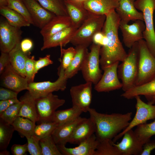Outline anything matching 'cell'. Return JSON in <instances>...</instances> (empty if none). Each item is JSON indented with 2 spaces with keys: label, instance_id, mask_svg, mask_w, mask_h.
I'll return each mask as SVG.
<instances>
[{
  "label": "cell",
  "instance_id": "5",
  "mask_svg": "<svg viewBox=\"0 0 155 155\" xmlns=\"http://www.w3.org/2000/svg\"><path fill=\"white\" fill-rule=\"evenodd\" d=\"M138 42V71L135 86L147 83L155 78V57L149 50L144 40Z\"/></svg>",
  "mask_w": 155,
  "mask_h": 155
},
{
  "label": "cell",
  "instance_id": "29",
  "mask_svg": "<svg viewBox=\"0 0 155 155\" xmlns=\"http://www.w3.org/2000/svg\"><path fill=\"white\" fill-rule=\"evenodd\" d=\"M10 64L13 69L22 77L26 78L25 65L28 54L21 50L20 43L9 53Z\"/></svg>",
  "mask_w": 155,
  "mask_h": 155
},
{
  "label": "cell",
  "instance_id": "55",
  "mask_svg": "<svg viewBox=\"0 0 155 155\" xmlns=\"http://www.w3.org/2000/svg\"></svg>",
  "mask_w": 155,
  "mask_h": 155
},
{
  "label": "cell",
  "instance_id": "3",
  "mask_svg": "<svg viewBox=\"0 0 155 155\" xmlns=\"http://www.w3.org/2000/svg\"><path fill=\"white\" fill-rule=\"evenodd\" d=\"M106 19L105 15L90 13L77 29L70 42L75 46L83 45L88 47L92 43L95 34L102 31Z\"/></svg>",
  "mask_w": 155,
  "mask_h": 155
},
{
  "label": "cell",
  "instance_id": "39",
  "mask_svg": "<svg viewBox=\"0 0 155 155\" xmlns=\"http://www.w3.org/2000/svg\"><path fill=\"white\" fill-rule=\"evenodd\" d=\"M22 102H19L12 104L0 114V118L6 123L11 124L19 117Z\"/></svg>",
  "mask_w": 155,
  "mask_h": 155
},
{
  "label": "cell",
  "instance_id": "49",
  "mask_svg": "<svg viewBox=\"0 0 155 155\" xmlns=\"http://www.w3.org/2000/svg\"><path fill=\"white\" fill-rule=\"evenodd\" d=\"M10 63L9 53L1 52L0 56V74H1L5 68Z\"/></svg>",
  "mask_w": 155,
  "mask_h": 155
},
{
  "label": "cell",
  "instance_id": "50",
  "mask_svg": "<svg viewBox=\"0 0 155 155\" xmlns=\"http://www.w3.org/2000/svg\"><path fill=\"white\" fill-rule=\"evenodd\" d=\"M155 149V140H150L144 144L141 155H150L151 152Z\"/></svg>",
  "mask_w": 155,
  "mask_h": 155
},
{
  "label": "cell",
  "instance_id": "16",
  "mask_svg": "<svg viewBox=\"0 0 155 155\" xmlns=\"http://www.w3.org/2000/svg\"><path fill=\"white\" fill-rule=\"evenodd\" d=\"M121 141L115 144L112 140V144L117 148L121 155H141L143 144L136 137L132 129L126 132L123 135Z\"/></svg>",
  "mask_w": 155,
  "mask_h": 155
},
{
  "label": "cell",
  "instance_id": "51",
  "mask_svg": "<svg viewBox=\"0 0 155 155\" xmlns=\"http://www.w3.org/2000/svg\"><path fill=\"white\" fill-rule=\"evenodd\" d=\"M18 98L7 99L0 101V114L12 104L19 102Z\"/></svg>",
  "mask_w": 155,
  "mask_h": 155
},
{
  "label": "cell",
  "instance_id": "24",
  "mask_svg": "<svg viewBox=\"0 0 155 155\" xmlns=\"http://www.w3.org/2000/svg\"><path fill=\"white\" fill-rule=\"evenodd\" d=\"M72 25L68 16H55L41 29L40 33L44 39Z\"/></svg>",
  "mask_w": 155,
  "mask_h": 155
},
{
  "label": "cell",
  "instance_id": "4",
  "mask_svg": "<svg viewBox=\"0 0 155 155\" xmlns=\"http://www.w3.org/2000/svg\"><path fill=\"white\" fill-rule=\"evenodd\" d=\"M129 49L127 56L118 67V76L122 81L124 92L135 86L138 71V42Z\"/></svg>",
  "mask_w": 155,
  "mask_h": 155
},
{
  "label": "cell",
  "instance_id": "35",
  "mask_svg": "<svg viewBox=\"0 0 155 155\" xmlns=\"http://www.w3.org/2000/svg\"><path fill=\"white\" fill-rule=\"evenodd\" d=\"M15 131L11 124L0 118V151L7 150Z\"/></svg>",
  "mask_w": 155,
  "mask_h": 155
},
{
  "label": "cell",
  "instance_id": "41",
  "mask_svg": "<svg viewBox=\"0 0 155 155\" xmlns=\"http://www.w3.org/2000/svg\"><path fill=\"white\" fill-rule=\"evenodd\" d=\"M61 47V57L59 61L60 66L65 70L68 67L73 59L76 53L75 48L70 47L67 49Z\"/></svg>",
  "mask_w": 155,
  "mask_h": 155
},
{
  "label": "cell",
  "instance_id": "36",
  "mask_svg": "<svg viewBox=\"0 0 155 155\" xmlns=\"http://www.w3.org/2000/svg\"><path fill=\"white\" fill-rule=\"evenodd\" d=\"M39 123L38 125L35 126L33 135L39 140L51 135L58 126L57 124L53 121H44Z\"/></svg>",
  "mask_w": 155,
  "mask_h": 155
},
{
  "label": "cell",
  "instance_id": "34",
  "mask_svg": "<svg viewBox=\"0 0 155 155\" xmlns=\"http://www.w3.org/2000/svg\"><path fill=\"white\" fill-rule=\"evenodd\" d=\"M134 132L137 139L144 145L150 140L151 137L155 135V119L151 123L137 126Z\"/></svg>",
  "mask_w": 155,
  "mask_h": 155
},
{
  "label": "cell",
  "instance_id": "17",
  "mask_svg": "<svg viewBox=\"0 0 155 155\" xmlns=\"http://www.w3.org/2000/svg\"><path fill=\"white\" fill-rule=\"evenodd\" d=\"M27 8L34 25L42 28L56 15L42 7L36 0H22Z\"/></svg>",
  "mask_w": 155,
  "mask_h": 155
},
{
  "label": "cell",
  "instance_id": "43",
  "mask_svg": "<svg viewBox=\"0 0 155 155\" xmlns=\"http://www.w3.org/2000/svg\"><path fill=\"white\" fill-rule=\"evenodd\" d=\"M35 60L34 56H28L25 65L26 78L29 83L34 82L35 76L34 73Z\"/></svg>",
  "mask_w": 155,
  "mask_h": 155
},
{
  "label": "cell",
  "instance_id": "6",
  "mask_svg": "<svg viewBox=\"0 0 155 155\" xmlns=\"http://www.w3.org/2000/svg\"><path fill=\"white\" fill-rule=\"evenodd\" d=\"M136 8L143 14L145 29L143 39L151 53L155 57V31L154 13L155 10V0H135Z\"/></svg>",
  "mask_w": 155,
  "mask_h": 155
},
{
  "label": "cell",
  "instance_id": "8",
  "mask_svg": "<svg viewBox=\"0 0 155 155\" xmlns=\"http://www.w3.org/2000/svg\"><path fill=\"white\" fill-rule=\"evenodd\" d=\"M64 71L65 70L59 66L58 68L59 77L56 81L30 82L28 84V91L36 99L44 97L54 92L64 90L66 88L68 79L65 76Z\"/></svg>",
  "mask_w": 155,
  "mask_h": 155
},
{
  "label": "cell",
  "instance_id": "1",
  "mask_svg": "<svg viewBox=\"0 0 155 155\" xmlns=\"http://www.w3.org/2000/svg\"><path fill=\"white\" fill-rule=\"evenodd\" d=\"M120 22L115 10L106 15L102 31L106 36L107 42L100 51V65L102 70L116 62L123 61L127 56L118 35Z\"/></svg>",
  "mask_w": 155,
  "mask_h": 155
},
{
  "label": "cell",
  "instance_id": "37",
  "mask_svg": "<svg viewBox=\"0 0 155 155\" xmlns=\"http://www.w3.org/2000/svg\"><path fill=\"white\" fill-rule=\"evenodd\" d=\"M39 142L42 155H62L51 135L40 139Z\"/></svg>",
  "mask_w": 155,
  "mask_h": 155
},
{
  "label": "cell",
  "instance_id": "7",
  "mask_svg": "<svg viewBox=\"0 0 155 155\" xmlns=\"http://www.w3.org/2000/svg\"><path fill=\"white\" fill-rule=\"evenodd\" d=\"M101 46L92 43L85 58L81 71L86 82L95 85L99 81L102 74L100 68V51Z\"/></svg>",
  "mask_w": 155,
  "mask_h": 155
},
{
  "label": "cell",
  "instance_id": "13",
  "mask_svg": "<svg viewBox=\"0 0 155 155\" xmlns=\"http://www.w3.org/2000/svg\"><path fill=\"white\" fill-rule=\"evenodd\" d=\"M119 62L105 68L104 73L94 88L98 92H108L122 88L123 85L119 80L117 69Z\"/></svg>",
  "mask_w": 155,
  "mask_h": 155
},
{
  "label": "cell",
  "instance_id": "27",
  "mask_svg": "<svg viewBox=\"0 0 155 155\" xmlns=\"http://www.w3.org/2000/svg\"><path fill=\"white\" fill-rule=\"evenodd\" d=\"M87 48L83 45L75 46L76 53L75 56L64 71L65 76L67 79L73 77L81 70L88 53Z\"/></svg>",
  "mask_w": 155,
  "mask_h": 155
},
{
  "label": "cell",
  "instance_id": "31",
  "mask_svg": "<svg viewBox=\"0 0 155 155\" xmlns=\"http://www.w3.org/2000/svg\"><path fill=\"white\" fill-rule=\"evenodd\" d=\"M83 112L80 109L72 106L71 108L56 111L52 121L58 125L73 121L79 117Z\"/></svg>",
  "mask_w": 155,
  "mask_h": 155
},
{
  "label": "cell",
  "instance_id": "30",
  "mask_svg": "<svg viewBox=\"0 0 155 155\" xmlns=\"http://www.w3.org/2000/svg\"><path fill=\"white\" fill-rule=\"evenodd\" d=\"M0 13L10 25L15 27L21 28L31 25L22 15L7 6L0 7Z\"/></svg>",
  "mask_w": 155,
  "mask_h": 155
},
{
  "label": "cell",
  "instance_id": "10",
  "mask_svg": "<svg viewBox=\"0 0 155 155\" xmlns=\"http://www.w3.org/2000/svg\"><path fill=\"white\" fill-rule=\"evenodd\" d=\"M22 31L20 28L10 25L2 17L0 21V49L1 52L9 53L20 43Z\"/></svg>",
  "mask_w": 155,
  "mask_h": 155
},
{
  "label": "cell",
  "instance_id": "21",
  "mask_svg": "<svg viewBox=\"0 0 155 155\" xmlns=\"http://www.w3.org/2000/svg\"><path fill=\"white\" fill-rule=\"evenodd\" d=\"M78 28L72 25L47 38L43 39V43L41 50L42 51L46 49L58 46H65L70 42Z\"/></svg>",
  "mask_w": 155,
  "mask_h": 155
},
{
  "label": "cell",
  "instance_id": "11",
  "mask_svg": "<svg viewBox=\"0 0 155 155\" xmlns=\"http://www.w3.org/2000/svg\"><path fill=\"white\" fill-rule=\"evenodd\" d=\"M64 99L51 93L46 96L36 99V104L38 121L40 122L44 121H52L56 110L63 105Z\"/></svg>",
  "mask_w": 155,
  "mask_h": 155
},
{
  "label": "cell",
  "instance_id": "46",
  "mask_svg": "<svg viewBox=\"0 0 155 155\" xmlns=\"http://www.w3.org/2000/svg\"><path fill=\"white\" fill-rule=\"evenodd\" d=\"M11 152L13 155H24L28 151L27 143L23 145L15 144L11 148Z\"/></svg>",
  "mask_w": 155,
  "mask_h": 155
},
{
  "label": "cell",
  "instance_id": "47",
  "mask_svg": "<svg viewBox=\"0 0 155 155\" xmlns=\"http://www.w3.org/2000/svg\"><path fill=\"white\" fill-rule=\"evenodd\" d=\"M107 42V38L102 31L96 33L93 36L92 43L101 47L105 46Z\"/></svg>",
  "mask_w": 155,
  "mask_h": 155
},
{
  "label": "cell",
  "instance_id": "42",
  "mask_svg": "<svg viewBox=\"0 0 155 155\" xmlns=\"http://www.w3.org/2000/svg\"><path fill=\"white\" fill-rule=\"evenodd\" d=\"M27 141L28 152L31 155H42L40 140L33 135L26 137Z\"/></svg>",
  "mask_w": 155,
  "mask_h": 155
},
{
  "label": "cell",
  "instance_id": "44",
  "mask_svg": "<svg viewBox=\"0 0 155 155\" xmlns=\"http://www.w3.org/2000/svg\"><path fill=\"white\" fill-rule=\"evenodd\" d=\"M53 63V61L51 59L50 55H47L43 57H39L38 60L35 61L34 70L35 75L40 69Z\"/></svg>",
  "mask_w": 155,
  "mask_h": 155
},
{
  "label": "cell",
  "instance_id": "15",
  "mask_svg": "<svg viewBox=\"0 0 155 155\" xmlns=\"http://www.w3.org/2000/svg\"><path fill=\"white\" fill-rule=\"evenodd\" d=\"M0 75V84L2 87L18 93L27 90L29 83L27 79L17 73L10 63Z\"/></svg>",
  "mask_w": 155,
  "mask_h": 155
},
{
  "label": "cell",
  "instance_id": "22",
  "mask_svg": "<svg viewBox=\"0 0 155 155\" xmlns=\"http://www.w3.org/2000/svg\"><path fill=\"white\" fill-rule=\"evenodd\" d=\"M143 95L148 103L155 104V78L143 84L135 86L124 92L121 96L127 99H132L137 96Z\"/></svg>",
  "mask_w": 155,
  "mask_h": 155
},
{
  "label": "cell",
  "instance_id": "40",
  "mask_svg": "<svg viewBox=\"0 0 155 155\" xmlns=\"http://www.w3.org/2000/svg\"><path fill=\"white\" fill-rule=\"evenodd\" d=\"M7 6L22 15L31 24L34 23L28 11L22 0H8Z\"/></svg>",
  "mask_w": 155,
  "mask_h": 155
},
{
  "label": "cell",
  "instance_id": "32",
  "mask_svg": "<svg viewBox=\"0 0 155 155\" xmlns=\"http://www.w3.org/2000/svg\"><path fill=\"white\" fill-rule=\"evenodd\" d=\"M11 125L22 137L32 135L36 125V122L21 117H18Z\"/></svg>",
  "mask_w": 155,
  "mask_h": 155
},
{
  "label": "cell",
  "instance_id": "33",
  "mask_svg": "<svg viewBox=\"0 0 155 155\" xmlns=\"http://www.w3.org/2000/svg\"><path fill=\"white\" fill-rule=\"evenodd\" d=\"M42 7L56 16H68L65 0H36Z\"/></svg>",
  "mask_w": 155,
  "mask_h": 155
},
{
  "label": "cell",
  "instance_id": "2",
  "mask_svg": "<svg viewBox=\"0 0 155 155\" xmlns=\"http://www.w3.org/2000/svg\"><path fill=\"white\" fill-rule=\"evenodd\" d=\"M88 112L94 124L95 135L99 141L105 139L112 140L128 125L132 115L131 112L124 114L102 113L90 108Z\"/></svg>",
  "mask_w": 155,
  "mask_h": 155
},
{
  "label": "cell",
  "instance_id": "26",
  "mask_svg": "<svg viewBox=\"0 0 155 155\" xmlns=\"http://www.w3.org/2000/svg\"><path fill=\"white\" fill-rule=\"evenodd\" d=\"M83 4L90 13L106 15L116 9L118 1L117 0H88Z\"/></svg>",
  "mask_w": 155,
  "mask_h": 155
},
{
  "label": "cell",
  "instance_id": "52",
  "mask_svg": "<svg viewBox=\"0 0 155 155\" xmlns=\"http://www.w3.org/2000/svg\"><path fill=\"white\" fill-rule=\"evenodd\" d=\"M8 4V0H0V7L7 6Z\"/></svg>",
  "mask_w": 155,
  "mask_h": 155
},
{
  "label": "cell",
  "instance_id": "25",
  "mask_svg": "<svg viewBox=\"0 0 155 155\" xmlns=\"http://www.w3.org/2000/svg\"><path fill=\"white\" fill-rule=\"evenodd\" d=\"M95 132V127L90 117L86 118L76 127L68 143L78 145L90 137Z\"/></svg>",
  "mask_w": 155,
  "mask_h": 155
},
{
  "label": "cell",
  "instance_id": "45",
  "mask_svg": "<svg viewBox=\"0 0 155 155\" xmlns=\"http://www.w3.org/2000/svg\"><path fill=\"white\" fill-rule=\"evenodd\" d=\"M18 93L10 89L1 87L0 88V100L17 98Z\"/></svg>",
  "mask_w": 155,
  "mask_h": 155
},
{
  "label": "cell",
  "instance_id": "54",
  "mask_svg": "<svg viewBox=\"0 0 155 155\" xmlns=\"http://www.w3.org/2000/svg\"><path fill=\"white\" fill-rule=\"evenodd\" d=\"M75 2L84 4L88 0H72Z\"/></svg>",
  "mask_w": 155,
  "mask_h": 155
},
{
  "label": "cell",
  "instance_id": "38",
  "mask_svg": "<svg viewBox=\"0 0 155 155\" xmlns=\"http://www.w3.org/2000/svg\"><path fill=\"white\" fill-rule=\"evenodd\" d=\"M111 141L108 139L98 141L94 155H121L117 147L112 144Z\"/></svg>",
  "mask_w": 155,
  "mask_h": 155
},
{
  "label": "cell",
  "instance_id": "19",
  "mask_svg": "<svg viewBox=\"0 0 155 155\" xmlns=\"http://www.w3.org/2000/svg\"><path fill=\"white\" fill-rule=\"evenodd\" d=\"M118 6L115 9L120 21L128 23L131 21L140 20L144 21L143 13L136 8L135 0H117Z\"/></svg>",
  "mask_w": 155,
  "mask_h": 155
},
{
  "label": "cell",
  "instance_id": "23",
  "mask_svg": "<svg viewBox=\"0 0 155 155\" xmlns=\"http://www.w3.org/2000/svg\"><path fill=\"white\" fill-rule=\"evenodd\" d=\"M68 15L73 25L79 28L88 17L90 13L85 8L83 4L72 0H65Z\"/></svg>",
  "mask_w": 155,
  "mask_h": 155
},
{
  "label": "cell",
  "instance_id": "53",
  "mask_svg": "<svg viewBox=\"0 0 155 155\" xmlns=\"http://www.w3.org/2000/svg\"><path fill=\"white\" fill-rule=\"evenodd\" d=\"M0 155H10V152L7 150H4L0 151Z\"/></svg>",
  "mask_w": 155,
  "mask_h": 155
},
{
  "label": "cell",
  "instance_id": "18",
  "mask_svg": "<svg viewBox=\"0 0 155 155\" xmlns=\"http://www.w3.org/2000/svg\"><path fill=\"white\" fill-rule=\"evenodd\" d=\"M98 143L94 134L74 148H68L65 145H57L63 155H94Z\"/></svg>",
  "mask_w": 155,
  "mask_h": 155
},
{
  "label": "cell",
  "instance_id": "14",
  "mask_svg": "<svg viewBox=\"0 0 155 155\" xmlns=\"http://www.w3.org/2000/svg\"><path fill=\"white\" fill-rule=\"evenodd\" d=\"M119 28L125 45L130 49L135 43L143 39L145 25L144 21L140 20H136L131 24L120 21Z\"/></svg>",
  "mask_w": 155,
  "mask_h": 155
},
{
  "label": "cell",
  "instance_id": "28",
  "mask_svg": "<svg viewBox=\"0 0 155 155\" xmlns=\"http://www.w3.org/2000/svg\"><path fill=\"white\" fill-rule=\"evenodd\" d=\"M22 102L19 117H24L35 122L38 121L36 99L28 91L20 98Z\"/></svg>",
  "mask_w": 155,
  "mask_h": 155
},
{
  "label": "cell",
  "instance_id": "20",
  "mask_svg": "<svg viewBox=\"0 0 155 155\" xmlns=\"http://www.w3.org/2000/svg\"><path fill=\"white\" fill-rule=\"evenodd\" d=\"M86 118L80 116L73 121L58 126L51 134L56 145L65 146L76 127Z\"/></svg>",
  "mask_w": 155,
  "mask_h": 155
},
{
  "label": "cell",
  "instance_id": "12",
  "mask_svg": "<svg viewBox=\"0 0 155 155\" xmlns=\"http://www.w3.org/2000/svg\"><path fill=\"white\" fill-rule=\"evenodd\" d=\"M92 84L90 82H86L71 88L72 106L80 109L83 112H88L92 101Z\"/></svg>",
  "mask_w": 155,
  "mask_h": 155
},
{
  "label": "cell",
  "instance_id": "48",
  "mask_svg": "<svg viewBox=\"0 0 155 155\" xmlns=\"http://www.w3.org/2000/svg\"><path fill=\"white\" fill-rule=\"evenodd\" d=\"M20 46L22 51L24 53L28 54L33 48V43L31 40L26 38L21 41Z\"/></svg>",
  "mask_w": 155,
  "mask_h": 155
},
{
  "label": "cell",
  "instance_id": "9",
  "mask_svg": "<svg viewBox=\"0 0 155 155\" xmlns=\"http://www.w3.org/2000/svg\"><path fill=\"white\" fill-rule=\"evenodd\" d=\"M135 98L136 101L135 114L127 127L113 139L112 141L114 143L121 138L126 132L135 126L146 123L148 120L155 119V104L145 102L140 96Z\"/></svg>",
  "mask_w": 155,
  "mask_h": 155
}]
</instances>
